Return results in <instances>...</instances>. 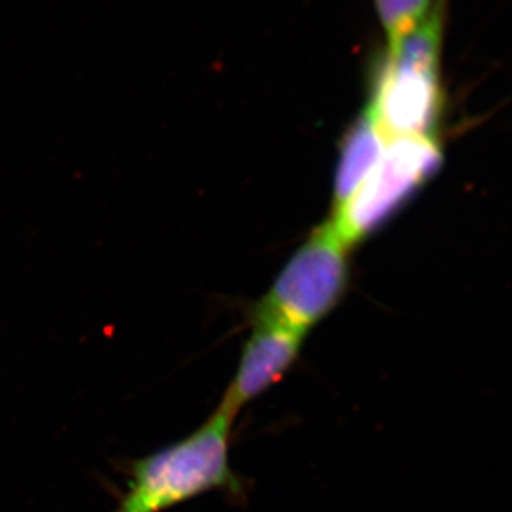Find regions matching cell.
<instances>
[{
  "instance_id": "cell-2",
  "label": "cell",
  "mask_w": 512,
  "mask_h": 512,
  "mask_svg": "<svg viewBox=\"0 0 512 512\" xmlns=\"http://www.w3.org/2000/svg\"><path fill=\"white\" fill-rule=\"evenodd\" d=\"M234 421L215 409L184 439L134 461L116 512H164L212 491L244 493L231 466Z\"/></svg>"
},
{
  "instance_id": "cell-4",
  "label": "cell",
  "mask_w": 512,
  "mask_h": 512,
  "mask_svg": "<svg viewBox=\"0 0 512 512\" xmlns=\"http://www.w3.org/2000/svg\"><path fill=\"white\" fill-rule=\"evenodd\" d=\"M443 153L436 137L389 138L383 156L339 210L332 224L352 247L382 227L439 171Z\"/></svg>"
},
{
  "instance_id": "cell-6",
  "label": "cell",
  "mask_w": 512,
  "mask_h": 512,
  "mask_svg": "<svg viewBox=\"0 0 512 512\" xmlns=\"http://www.w3.org/2000/svg\"><path fill=\"white\" fill-rule=\"evenodd\" d=\"M387 141L389 138L366 107L343 138L333 188V211L339 210L372 173L383 156Z\"/></svg>"
},
{
  "instance_id": "cell-5",
  "label": "cell",
  "mask_w": 512,
  "mask_h": 512,
  "mask_svg": "<svg viewBox=\"0 0 512 512\" xmlns=\"http://www.w3.org/2000/svg\"><path fill=\"white\" fill-rule=\"evenodd\" d=\"M305 333L254 313L252 332L218 412L235 420L258 397L281 382L301 355Z\"/></svg>"
},
{
  "instance_id": "cell-1",
  "label": "cell",
  "mask_w": 512,
  "mask_h": 512,
  "mask_svg": "<svg viewBox=\"0 0 512 512\" xmlns=\"http://www.w3.org/2000/svg\"><path fill=\"white\" fill-rule=\"evenodd\" d=\"M448 3L437 0L429 18L386 47L375 67L367 109L387 138L436 137L443 113V49Z\"/></svg>"
},
{
  "instance_id": "cell-3",
  "label": "cell",
  "mask_w": 512,
  "mask_h": 512,
  "mask_svg": "<svg viewBox=\"0 0 512 512\" xmlns=\"http://www.w3.org/2000/svg\"><path fill=\"white\" fill-rule=\"evenodd\" d=\"M349 248L332 221L326 222L289 259L254 313L308 335L345 295Z\"/></svg>"
},
{
  "instance_id": "cell-7",
  "label": "cell",
  "mask_w": 512,
  "mask_h": 512,
  "mask_svg": "<svg viewBox=\"0 0 512 512\" xmlns=\"http://www.w3.org/2000/svg\"><path fill=\"white\" fill-rule=\"evenodd\" d=\"M437 0H373L377 22L383 30L386 47L396 46L400 40L419 28L436 5Z\"/></svg>"
}]
</instances>
